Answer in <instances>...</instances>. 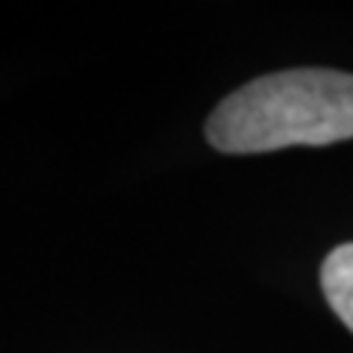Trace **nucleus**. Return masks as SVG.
<instances>
[{"label": "nucleus", "mask_w": 353, "mask_h": 353, "mask_svg": "<svg viewBox=\"0 0 353 353\" xmlns=\"http://www.w3.org/2000/svg\"><path fill=\"white\" fill-rule=\"evenodd\" d=\"M206 139L224 153L318 148L353 139V74L294 68L250 80L215 106Z\"/></svg>", "instance_id": "1"}, {"label": "nucleus", "mask_w": 353, "mask_h": 353, "mask_svg": "<svg viewBox=\"0 0 353 353\" xmlns=\"http://www.w3.org/2000/svg\"><path fill=\"white\" fill-rule=\"evenodd\" d=\"M321 289L333 312L353 330V241L339 245L321 265Z\"/></svg>", "instance_id": "2"}]
</instances>
